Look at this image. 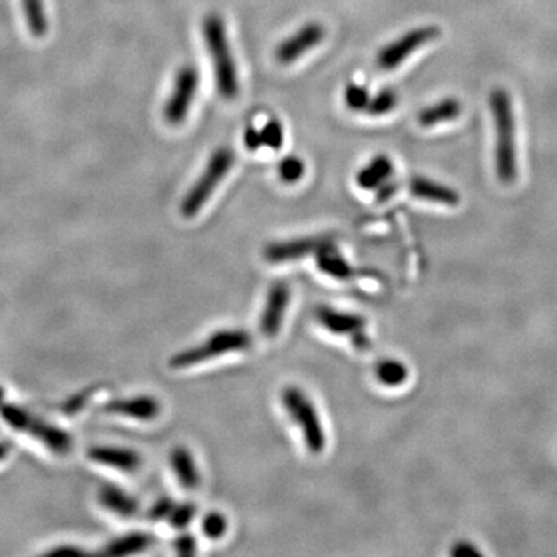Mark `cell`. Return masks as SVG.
Returning a JSON list of instances; mask_svg holds the SVG:
<instances>
[{"label":"cell","mask_w":557,"mask_h":557,"mask_svg":"<svg viewBox=\"0 0 557 557\" xmlns=\"http://www.w3.org/2000/svg\"><path fill=\"white\" fill-rule=\"evenodd\" d=\"M175 502L171 497H160L155 504L150 506L149 517L150 521H160L168 519L172 510H174Z\"/></svg>","instance_id":"f546056e"},{"label":"cell","mask_w":557,"mask_h":557,"mask_svg":"<svg viewBox=\"0 0 557 557\" xmlns=\"http://www.w3.org/2000/svg\"><path fill=\"white\" fill-rule=\"evenodd\" d=\"M325 28L319 22H308L277 47L276 60L290 66L324 41Z\"/></svg>","instance_id":"30bf717a"},{"label":"cell","mask_w":557,"mask_h":557,"mask_svg":"<svg viewBox=\"0 0 557 557\" xmlns=\"http://www.w3.org/2000/svg\"><path fill=\"white\" fill-rule=\"evenodd\" d=\"M5 402V390L0 387V404H2V402Z\"/></svg>","instance_id":"d590c367"},{"label":"cell","mask_w":557,"mask_h":557,"mask_svg":"<svg viewBox=\"0 0 557 557\" xmlns=\"http://www.w3.org/2000/svg\"><path fill=\"white\" fill-rule=\"evenodd\" d=\"M195 513H197V506L194 504H175L174 510L168 517L169 523H171V527L183 529V528L191 525Z\"/></svg>","instance_id":"f1b7e54d"},{"label":"cell","mask_w":557,"mask_h":557,"mask_svg":"<svg viewBox=\"0 0 557 557\" xmlns=\"http://www.w3.org/2000/svg\"><path fill=\"white\" fill-rule=\"evenodd\" d=\"M440 35L442 30L437 25H425L404 33L394 43L381 48L377 58L378 67L383 70H394L396 67L402 66V62L408 60L409 56H412L418 48L435 41Z\"/></svg>","instance_id":"52a82bcc"},{"label":"cell","mask_w":557,"mask_h":557,"mask_svg":"<svg viewBox=\"0 0 557 557\" xmlns=\"http://www.w3.org/2000/svg\"><path fill=\"white\" fill-rule=\"evenodd\" d=\"M150 544H152V537L149 534L144 531H132L108 542L101 554L112 557L132 556V554H139L147 550Z\"/></svg>","instance_id":"44dd1931"},{"label":"cell","mask_w":557,"mask_h":557,"mask_svg":"<svg viewBox=\"0 0 557 557\" xmlns=\"http://www.w3.org/2000/svg\"><path fill=\"white\" fill-rule=\"evenodd\" d=\"M202 529H203V534L208 539H220L227 533V529H228V521H227V517L222 513L212 511V513H208V514L204 515L203 521H202Z\"/></svg>","instance_id":"484cf974"},{"label":"cell","mask_w":557,"mask_h":557,"mask_svg":"<svg viewBox=\"0 0 557 557\" xmlns=\"http://www.w3.org/2000/svg\"><path fill=\"white\" fill-rule=\"evenodd\" d=\"M316 318L330 333L336 336H354L364 333L366 319L354 313L339 312L331 306H319L316 310Z\"/></svg>","instance_id":"4fadbf2b"},{"label":"cell","mask_w":557,"mask_h":557,"mask_svg":"<svg viewBox=\"0 0 557 557\" xmlns=\"http://www.w3.org/2000/svg\"><path fill=\"white\" fill-rule=\"evenodd\" d=\"M200 84V75L194 66L181 67L175 76L174 87L164 106V118L169 124L179 126L187 118Z\"/></svg>","instance_id":"ba28073f"},{"label":"cell","mask_w":557,"mask_h":557,"mask_svg":"<svg viewBox=\"0 0 557 557\" xmlns=\"http://www.w3.org/2000/svg\"><path fill=\"white\" fill-rule=\"evenodd\" d=\"M325 240L322 237H300V239L282 240L270 243L265 248L264 256L270 264H285L298 259L306 258L318 251Z\"/></svg>","instance_id":"8fae6325"},{"label":"cell","mask_w":557,"mask_h":557,"mask_svg":"<svg viewBox=\"0 0 557 557\" xmlns=\"http://www.w3.org/2000/svg\"><path fill=\"white\" fill-rule=\"evenodd\" d=\"M233 163L234 154L229 147H219L210 156L203 172L181 202V216L186 219L197 216L204 204L208 203V200L216 191L219 183L227 177L229 169L233 168Z\"/></svg>","instance_id":"8992f818"},{"label":"cell","mask_w":557,"mask_h":557,"mask_svg":"<svg viewBox=\"0 0 557 557\" xmlns=\"http://www.w3.org/2000/svg\"><path fill=\"white\" fill-rule=\"evenodd\" d=\"M281 398L288 415L299 426L306 450L314 456L322 454L327 446V435L312 398L304 390L294 386H288L282 390Z\"/></svg>","instance_id":"5b68a950"},{"label":"cell","mask_w":557,"mask_h":557,"mask_svg":"<svg viewBox=\"0 0 557 557\" xmlns=\"http://www.w3.org/2000/svg\"><path fill=\"white\" fill-rule=\"evenodd\" d=\"M92 462L114 467L121 473H135L141 466V456L137 450L118 446H93L87 452Z\"/></svg>","instance_id":"5bb4252c"},{"label":"cell","mask_w":557,"mask_h":557,"mask_svg":"<svg viewBox=\"0 0 557 557\" xmlns=\"http://www.w3.org/2000/svg\"><path fill=\"white\" fill-rule=\"evenodd\" d=\"M392 174H394V163L389 156L377 155L358 172L356 183L366 191L379 189L381 186L389 183Z\"/></svg>","instance_id":"ffe728a7"},{"label":"cell","mask_w":557,"mask_h":557,"mask_svg":"<svg viewBox=\"0 0 557 557\" xmlns=\"http://www.w3.org/2000/svg\"><path fill=\"white\" fill-rule=\"evenodd\" d=\"M314 254L318 268L325 276L333 277L336 281H348L354 276V267L348 264L347 259L342 256L341 251L330 240H325Z\"/></svg>","instance_id":"2e32d148"},{"label":"cell","mask_w":557,"mask_h":557,"mask_svg":"<svg viewBox=\"0 0 557 557\" xmlns=\"http://www.w3.org/2000/svg\"><path fill=\"white\" fill-rule=\"evenodd\" d=\"M260 135H262L264 146L273 150L281 149L283 144V127H282L281 121L275 120V118L267 121V124L260 131Z\"/></svg>","instance_id":"83f0119b"},{"label":"cell","mask_w":557,"mask_h":557,"mask_svg":"<svg viewBox=\"0 0 557 557\" xmlns=\"http://www.w3.org/2000/svg\"><path fill=\"white\" fill-rule=\"evenodd\" d=\"M0 418L14 431L24 432L36 438L47 450L58 456H64L72 450L73 440L66 429L47 423L45 419L39 418L14 402H4L0 404Z\"/></svg>","instance_id":"3957f363"},{"label":"cell","mask_w":557,"mask_h":557,"mask_svg":"<svg viewBox=\"0 0 557 557\" xmlns=\"http://www.w3.org/2000/svg\"><path fill=\"white\" fill-rule=\"evenodd\" d=\"M243 144H245L246 149L251 150V152L260 149V146H264L260 131H258L256 127H246L245 132H243Z\"/></svg>","instance_id":"1f68e13d"},{"label":"cell","mask_w":557,"mask_h":557,"mask_svg":"<svg viewBox=\"0 0 557 557\" xmlns=\"http://www.w3.org/2000/svg\"><path fill=\"white\" fill-rule=\"evenodd\" d=\"M291 300V288L285 281H276L271 283L264 310L259 321V329L265 338H276L281 331L283 318L287 314L288 306Z\"/></svg>","instance_id":"9c48e42d"},{"label":"cell","mask_w":557,"mask_h":557,"mask_svg":"<svg viewBox=\"0 0 557 557\" xmlns=\"http://www.w3.org/2000/svg\"><path fill=\"white\" fill-rule=\"evenodd\" d=\"M104 412L139 419V421H152L162 412V406L154 396L139 395L112 400L104 406Z\"/></svg>","instance_id":"7c38bea8"},{"label":"cell","mask_w":557,"mask_h":557,"mask_svg":"<svg viewBox=\"0 0 557 557\" xmlns=\"http://www.w3.org/2000/svg\"><path fill=\"white\" fill-rule=\"evenodd\" d=\"M175 552L181 556H192L197 552V542L191 534H181L179 539L174 542Z\"/></svg>","instance_id":"4dcf8cb0"},{"label":"cell","mask_w":557,"mask_h":557,"mask_svg":"<svg viewBox=\"0 0 557 557\" xmlns=\"http://www.w3.org/2000/svg\"><path fill=\"white\" fill-rule=\"evenodd\" d=\"M277 172L282 181H285L288 185H293L304 177L306 174V164L300 160L299 156L288 155L282 158Z\"/></svg>","instance_id":"d4e9b609"},{"label":"cell","mask_w":557,"mask_h":557,"mask_svg":"<svg viewBox=\"0 0 557 557\" xmlns=\"http://www.w3.org/2000/svg\"><path fill=\"white\" fill-rule=\"evenodd\" d=\"M375 375L378 381L387 386V387H396L402 386L409 377L408 367L402 364V361L396 360H381L375 367Z\"/></svg>","instance_id":"7402d4cb"},{"label":"cell","mask_w":557,"mask_h":557,"mask_svg":"<svg viewBox=\"0 0 557 557\" xmlns=\"http://www.w3.org/2000/svg\"><path fill=\"white\" fill-rule=\"evenodd\" d=\"M409 189L414 197L431 202V203L446 204V206H457L460 203L458 192L454 191L450 186L442 185L426 177H414L409 183Z\"/></svg>","instance_id":"9a60e30c"},{"label":"cell","mask_w":557,"mask_h":557,"mask_svg":"<svg viewBox=\"0 0 557 557\" xmlns=\"http://www.w3.org/2000/svg\"><path fill=\"white\" fill-rule=\"evenodd\" d=\"M203 36L216 73L217 91L222 98L233 101L239 95V75L229 47L225 20L219 14H210L204 19Z\"/></svg>","instance_id":"7a4b0ae2"},{"label":"cell","mask_w":557,"mask_h":557,"mask_svg":"<svg viewBox=\"0 0 557 557\" xmlns=\"http://www.w3.org/2000/svg\"><path fill=\"white\" fill-rule=\"evenodd\" d=\"M47 554L53 557L83 556V554H85V552L81 550V548H76V546L64 545L54 548L52 552H48Z\"/></svg>","instance_id":"d6a6232c"},{"label":"cell","mask_w":557,"mask_h":557,"mask_svg":"<svg viewBox=\"0 0 557 557\" xmlns=\"http://www.w3.org/2000/svg\"><path fill=\"white\" fill-rule=\"evenodd\" d=\"M398 106V95L394 89H383L377 95L371 96L366 112L371 116L387 115Z\"/></svg>","instance_id":"cb8c5ba5"},{"label":"cell","mask_w":557,"mask_h":557,"mask_svg":"<svg viewBox=\"0 0 557 557\" xmlns=\"http://www.w3.org/2000/svg\"><path fill=\"white\" fill-rule=\"evenodd\" d=\"M24 16L33 36L43 37L48 30L44 0H22Z\"/></svg>","instance_id":"603a6c76"},{"label":"cell","mask_w":557,"mask_h":557,"mask_svg":"<svg viewBox=\"0 0 557 557\" xmlns=\"http://www.w3.org/2000/svg\"><path fill=\"white\" fill-rule=\"evenodd\" d=\"M454 554H456V556H463V554H479V552L473 550V546L463 548V546L460 545L457 546L456 550H454Z\"/></svg>","instance_id":"836d02e7"},{"label":"cell","mask_w":557,"mask_h":557,"mask_svg":"<svg viewBox=\"0 0 557 557\" xmlns=\"http://www.w3.org/2000/svg\"><path fill=\"white\" fill-rule=\"evenodd\" d=\"M8 454H10V448H8V444L4 443V442H0V462H2V460H5Z\"/></svg>","instance_id":"e575fe53"},{"label":"cell","mask_w":557,"mask_h":557,"mask_svg":"<svg viewBox=\"0 0 557 557\" xmlns=\"http://www.w3.org/2000/svg\"><path fill=\"white\" fill-rule=\"evenodd\" d=\"M98 500L106 510L120 517H133L139 510V500L132 494L112 483H104L99 488Z\"/></svg>","instance_id":"e0dca14e"},{"label":"cell","mask_w":557,"mask_h":557,"mask_svg":"<svg viewBox=\"0 0 557 557\" xmlns=\"http://www.w3.org/2000/svg\"><path fill=\"white\" fill-rule=\"evenodd\" d=\"M171 467L174 471L175 477L180 481V485L185 489H197L200 486V471H198L197 463L194 460L191 450L185 446H177L169 456Z\"/></svg>","instance_id":"ac0fdd59"},{"label":"cell","mask_w":557,"mask_h":557,"mask_svg":"<svg viewBox=\"0 0 557 557\" xmlns=\"http://www.w3.org/2000/svg\"><path fill=\"white\" fill-rule=\"evenodd\" d=\"M251 335L245 330H219L202 344L187 348V350H183L180 354H174L169 361V366L172 367V369H177V370L198 366V364H203L206 361L219 358L222 354L248 350V348L251 347Z\"/></svg>","instance_id":"277c9868"},{"label":"cell","mask_w":557,"mask_h":557,"mask_svg":"<svg viewBox=\"0 0 557 557\" xmlns=\"http://www.w3.org/2000/svg\"><path fill=\"white\" fill-rule=\"evenodd\" d=\"M494 132H496V174L498 180L510 185L517 177V146H515L514 108L510 92L497 87L489 93Z\"/></svg>","instance_id":"6da1fadb"},{"label":"cell","mask_w":557,"mask_h":557,"mask_svg":"<svg viewBox=\"0 0 557 557\" xmlns=\"http://www.w3.org/2000/svg\"><path fill=\"white\" fill-rule=\"evenodd\" d=\"M370 98V93L364 85L348 84L344 91V101L347 104V107L354 112L366 110Z\"/></svg>","instance_id":"4316f807"},{"label":"cell","mask_w":557,"mask_h":557,"mask_svg":"<svg viewBox=\"0 0 557 557\" xmlns=\"http://www.w3.org/2000/svg\"><path fill=\"white\" fill-rule=\"evenodd\" d=\"M463 112V104L454 96H448L440 101L423 108L418 114V124L421 127H437L443 123L457 120Z\"/></svg>","instance_id":"d6986e66"}]
</instances>
